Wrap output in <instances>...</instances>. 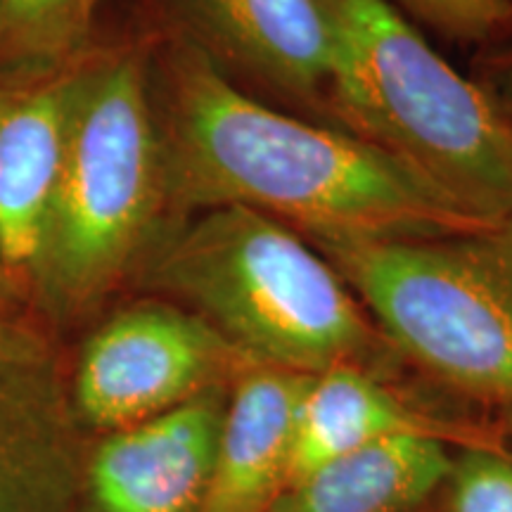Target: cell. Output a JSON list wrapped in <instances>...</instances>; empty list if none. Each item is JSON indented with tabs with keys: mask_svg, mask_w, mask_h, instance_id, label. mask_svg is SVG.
Here are the masks:
<instances>
[{
	"mask_svg": "<svg viewBox=\"0 0 512 512\" xmlns=\"http://www.w3.org/2000/svg\"><path fill=\"white\" fill-rule=\"evenodd\" d=\"M155 29L152 95L176 226L200 211L245 207L313 245L494 228L380 147L275 110L188 36L157 19Z\"/></svg>",
	"mask_w": 512,
	"mask_h": 512,
	"instance_id": "cell-1",
	"label": "cell"
},
{
	"mask_svg": "<svg viewBox=\"0 0 512 512\" xmlns=\"http://www.w3.org/2000/svg\"><path fill=\"white\" fill-rule=\"evenodd\" d=\"M155 24L81 60L62 171L34 275V306L67 344L136 287L176 228L152 95Z\"/></svg>",
	"mask_w": 512,
	"mask_h": 512,
	"instance_id": "cell-2",
	"label": "cell"
},
{
	"mask_svg": "<svg viewBox=\"0 0 512 512\" xmlns=\"http://www.w3.org/2000/svg\"><path fill=\"white\" fill-rule=\"evenodd\" d=\"M136 290L195 311L259 366L304 375L366 368L382 339L304 235L245 207L178 223L145 261Z\"/></svg>",
	"mask_w": 512,
	"mask_h": 512,
	"instance_id": "cell-3",
	"label": "cell"
},
{
	"mask_svg": "<svg viewBox=\"0 0 512 512\" xmlns=\"http://www.w3.org/2000/svg\"><path fill=\"white\" fill-rule=\"evenodd\" d=\"M330 114L486 223L512 219V117L392 0H328Z\"/></svg>",
	"mask_w": 512,
	"mask_h": 512,
	"instance_id": "cell-4",
	"label": "cell"
},
{
	"mask_svg": "<svg viewBox=\"0 0 512 512\" xmlns=\"http://www.w3.org/2000/svg\"><path fill=\"white\" fill-rule=\"evenodd\" d=\"M313 247L396 349L458 394L512 406V219L472 233Z\"/></svg>",
	"mask_w": 512,
	"mask_h": 512,
	"instance_id": "cell-5",
	"label": "cell"
},
{
	"mask_svg": "<svg viewBox=\"0 0 512 512\" xmlns=\"http://www.w3.org/2000/svg\"><path fill=\"white\" fill-rule=\"evenodd\" d=\"M259 366L195 311L143 294L64 344V392L83 437L138 425Z\"/></svg>",
	"mask_w": 512,
	"mask_h": 512,
	"instance_id": "cell-6",
	"label": "cell"
},
{
	"mask_svg": "<svg viewBox=\"0 0 512 512\" xmlns=\"http://www.w3.org/2000/svg\"><path fill=\"white\" fill-rule=\"evenodd\" d=\"M164 27L188 36L228 76L330 112L337 29L328 0H147Z\"/></svg>",
	"mask_w": 512,
	"mask_h": 512,
	"instance_id": "cell-7",
	"label": "cell"
},
{
	"mask_svg": "<svg viewBox=\"0 0 512 512\" xmlns=\"http://www.w3.org/2000/svg\"><path fill=\"white\" fill-rule=\"evenodd\" d=\"M228 387L138 425L86 437L72 512H200Z\"/></svg>",
	"mask_w": 512,
	"mask_h": 512,
	"instance_id": "cell-8",
	"label": "cell"
},
{
	"mask_svg": "<svg viewBox=\"0 0 512 512\" xmlns=\"http://www.w3.org/2000/svg\"><path fill=\"white\" fill-rule=\"evenodd\" d=\"M81 60L53 74L0 79V266L31 304Z\"/></svg>",
	"mask_w": 512,
	"mask_h": 512,
	"instance_id": "cell-9",
	"label": "cell"
},
{
	"mask_svg": "<svg viewBox=\"0 0 512 512\" xmlns=\"http://www.w3.org/2000/svg\"><path fill=\"white\" fill-rule=\"evenodd\" d=\"M83 444L64 347L0 361V512H72Z\"/></svg>",
	"mask_w": 512,
	"mask_h": 512,
	"instance_id": "cell-10",
	"label": "cell"
},
{
	"mask_svg": "<svg viewBox=\"0 0 512 512\" xmlns=\"http://www.w3.org/2000/svg\"><path fill=\"white\" fill-rule=\"evenodd\" d=\"M396 437L508 451L501 430L437 420L384 387L366 368L337 366L311 375L304 389L294 422L290 484L356 448Z\"/></svg>",
	"mask_w": 512,
	"mask_h": 512,
	"instance_id": "cell-11",
	"label": "cell"
},
{
	"mask_svg": "<svg viewBox=\"0 0 512 512\" xmlns=\"http://www.w3.org/2000/svg\"><path fill=\"white\" fill-rule=\"evenodd\" d=\"M309 377L271 366H252L235 377L200 512H268L283 496Z\"/></svg>",
	"mask_w": 512,
	"mask_h": 512,
	"instance_id": "cell-12",
	"label": "cell"
},
{
	"mask_svg": "<svg viewBox=\"0 0 512 512\" xmlns=\"http://www.w3.org/2000/svg\"><path fill=\"white\" fill-rule=\"evenodd\" d=\"M451 465L441 439H384L299 477L268 512H408L446 484Z\"/></svg>",
	"mask_w": 512,
	"mask_h": 512,
	"instance_id": "cell-13",
	"label": "cell"
},
{
	"mask_svg": "<svg viewBox=\"0 0 512 512\" xmlns=\"http://www.w3.org/2000/svg\"><path fill=\"white\" fill-rule=\"evenodd\" d=\"M110 0H0V79L72 67L98 41Z\"/></svg>",
	"mask_w": 512,
	"mask_h": 512,
	"instance_id": "cell-14",
	"label": "cell"
},
{
	"mask_svg": "<svg viewBox=\"0 0 512 512\" xmlns=\"http://www.w3.org/2000/svg\"><path fill=\"white\" fill-rule=\"evenodd\" d=\"M415 24L458 43L496 46L512 36V0H392Z\"/></svg>",
	"mask_w": 512,
	"mask_h": 512,
	"instance_id": "cell-15",
	"label": "cell"
},
{
	"mask_svg": "<svg viewBox=\"0 0 512 512\" xmlns=\"http://www.w3.org/2000/svg\"><path fill=\"white\" fill-rule=\"evenodd\" d=\"M448 512H512V453L460 448L446 477Z\"/></svg>",
	"mask_w": 512,
	"mask_h": 512,
	"instance_id": "cell-16",
	"label": "cell"
},
{
	"mask_svg": "<svg viewBox=\"0 0 512 512\" xmlns=\"http://www.w3.org/2000/svg\"><path fill=\"white\" fill-rule=\"evenodd\" d=\"M64 347L46 328L27 292L0 266V361L48 354Z\"/></svg>",
	"mask_w": 512,
	"mask_h": 512,
	"instance_id": "cell-17",
	"label": "cell"
},
{
	"mask_svg": "<svg viewBox=\"0 0 512 512\" xmlns=\"http://www.w3.org/2000/svg\"><path fill=\"white\" fill-rule=\"evenodd\" d=\"M489 50L491 53L484 62L486 69L482 86L512 117V36L491 46Z\"/></svg>",
	"mask_w": 512,
	"mask_h": 512,
	"instance_id": "cell-18",
	"label": "cell"
},
{
	"mask_svg": "<svg viewBox=\"0 0 512 512\" xmlns=\"http://www.w3.org/2000/svg\"><path fill=\"white\" fill-rule=\"evenodd\" d=\"M501 432H503L505 441H510L512 444V406L503 408L501 411ZM510 453H512V448H510Z\"/></svg>",
	"mask_w": 512,
	"mask_h": 512,
	"instance_id": "cell-19",
	"label": "cell"
}]
</instances>
